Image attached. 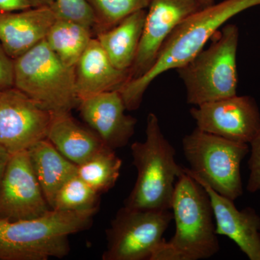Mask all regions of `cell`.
Instances as JSON below:
<instances>
[{
    "mask_svg": "<svg viewBox=\"0 0 260 260\" xmlns=\"http://www.w3.org/2000/svg\"><path fill=\"white\" fill-rule=\"evenodd\" d=\"M146 139L131 145L133 165L138 176L124 206L134 209L171 210L176 179L184 174V167L176 162V150L165 138L158 116L147 118Z\"/></svg>",
    "mask_w": 260,
    "mask_h": 260,
    "instance_id": "cell-4",
    "label": "cell"
},
{
    "mask_svg": "<svg viewBox=\"0 0 260 260\" xmlns=\"http://www.w3.org/2000/svg\"><path fill=\"white\" fill-rule=\"evenodd\" d=\"M14 87V60L0 44V91Z\"/></svg>",
    "mask_w": 260,
    "mask_h": 260,
    "instance_id": "cell-26",
    "label": "cell"
},
{
    "mask_svg": "<svg viewBox=\"0 0 260 260\" xmlns=\"http://www.w3.org/2000/svg\"><path fill=\"white\" fill-rule=\"evenodd\" d=\"M14 86L51 113L71 112L80 104L75 68L64 64L45 40L15 59Z\"/></svg>",
    "mask_w": 260,
    "mask_h": 260,
    "instance_id": "cell-6",
    "label": "cell"
},
{
    "mask_svg": "<svg viewBox=\"0 0 260 260\" xmlns=\"http://www.w3.org/2000/svg\"><path fill=\"white\" fill-rule=\"evenodd\" d=\"M172 209L175 234L161 243L150 260L205 259L218 252L220 244L209 196L185 172L176 182Z\"/></svg>",
    "mask_w": 260,
    "mask_h": 260,
    "instance_id": "cell-3",
    "label": "cell"
},
{
    "mask_svg": "<svg viewBox=\"0 0 260 260\" xmlns=\"http://www.w3.org/2000/svg\"><path fill=\"white\" fill-rule=\"evenodd\" d=\"M99 207L80 211L51 209L42 216L0 218V260H47L70 253L68 237L91 225Z\"/></svg>",
    "mask_w": 260,
    "mask_h": 260,
    "instance_id": "cell-2",
    "label": "cell"
},
{
    "mask_svg": "<svg viewBox=\"0 0 260 260\" xmlns=\"http://www.w3.org/2000/svg\"><path fill=\"white\" fill-rule=\"evenodd\" d=\"M58 18L73 20L93 29V12L87 0H54Z\"/></svg>",
    "mask_w": 260,
    "mask_h": 260,
    "instance_id": "cell-24",
    "label": "cell"
},
{
    "mask_svg": "<svg viewBox=\"0 0 260 260\" xmlns=\"http://www.w3.org/2000/svg\"><path fill=\"white\" fill-rule=\"evenodd\" d=\"M75 88L80 101L118 90L129 80V71L116 68L96 38H93L75 66Z\"/></svg>",
    "mask_w": 260,
    "mask_h": 260,
    "instance_id": "cell-16",
    "label": "cell"
},
{
    "mask_svg": "<svg viewBox=\"0 0 260 260\" xmlns=\"http://www.w3.org/2000/svg\"><path fill=\"white\" fill-rule=\"evenodd\" d=\"M143 34L129 80L143 76L153 68L164 43L178 25L202 9L197 0H150Z\"/></svg>",
    "mask_w": 260,
    "mask_h": 260,
    "instance_id": "cell-12",
    "label": "cell"
},
{
    "mask_svg": "<svg viewBox=\"0 0 260 260\" xmlns=\"http://www.w3.org/2000/svg\"><path fill=\"white\" fill-rule=\"evenodd\" d=\"M218 34L208 49L177 70L186 102L195 107L237 95L239 28L228 24Z\"/></svg>",
    "mask_w": 260,
    "mask_h": 260,
    "instance_id": "cell-5",
    "label": "cell"
},
{
    "mask_svg": "<svg viewBox=\"0 0 260 260\" xmlns=\"http://www.w3.org/2000/svg\"><path fill=\"white\" fill-rule=\"evenodd\" d=\"M147 10L135 12L114 28L95 36L116 68L129 71L136 57Z\"/></svg>",
    "mask_w": 260,
    "mask_h": 260,
    "instance_id": "cell-19",
    "label": "cell"
},
{
    "mask_svg": "<svg viewBox=\"0 0 260 260\" xmlns=\"http://www.w3.org/2000/svg\"><path fill=\"white\" fill-rule=\"evenodd\" d=\"M259 5L260 0H223L202 8L184 19L168 37L153 68L119 89L126 110L138 109L145 91L155 78L169 70L179 69L191 60L228 20Z\"/></svg>",
    "mask_w": 260,
    "mask_h": 260,
    "instance_id": "cell-1",
    "label": "cell"
},
{
    "mask_svg": "<svg viewBox=\"0 0 260 260\" xmlns=\"http://www.w3.org/2000/svg\"><path fill=\"white\" fill-rule=\"evenodd\" d=\"M184 171L208 193L217 235L229 238L249 259L260 260V216L256 210L250 207L237 209L234 200L214 190L201 178L191 173L189 168H184Z\"/></svg>",
    "mask_w": 260,
    "mask_h": 260,
    "instance_id": "cell-13",
    "label": "cell"
},
{
    "mask_svg": "<svg viewBox=\"0 0 260 260\" xmlns=\"http://www.w3.org/2000/svg\"><path fill=\"white\" fill-rule=\"evenodd\" d=\"M11 155L12 154L6 148L0 145V184Z\"/></svg>",
    "mask_w": 260,
    "mask_h": 260,
    "instance_id": "cell-28",
    "label": "cell"
},
{
    "mask_svg": "<svg viewBox=\"0 0 260 260\" xmlns=\"http://www.w3.org/2000/svg\"><path fill=\"white\" fill-rule=\"evenodd\" d=\"M28 150L12 154L0 184V218L10 220L42 216L49 211Z\"/></svg>",
    "mask_w": 260,
    "mask_h": 260,
    "instance_id": "cell-11",
    "label": "cell"
},
{
    "mask_svg": "<svg viewBox=\"0 0 260 260\" xmlns=\"http://www.w3.org/2000/svg\"><path fill=\"white\" fill-rule=\"evenodd\" d=\"M174 216L170 210L134 209L124 206L106 231L103 260H150L165 240Z\"/></svg>",
    "mask_w": 260,
    "mask_h": 260,
    "instance_id": "cell-8",
    "label": "cell"
},
{
    "mask_svg": "<svg viewBox=\"0 0 260 260\" xmlns=\"http://www.w3.org/2000/svg\"><path fill=\"white\" fill-rule=\"evenodd\" d=\"M99 195L76 174L58 191L52 209L61 211L93 209L99 207Z\"/></svg>",
    "mask_w": 260,
    "mask_h": 260,
    "instance_id": "cell-23",
    "label": "cell"
},
{
    "mask_svg": "<svg viewBox=\"0 0 260 260\" xmlns=\"http://www.w3.org/2000/svg\"><path fill=\"white\" fill-rule=\"evenodd\" d=\"M57 18L54 5L22 11H0V44L15 60L45 40Z\"/></svg>",
    "mask_w": 260,
    "mask_h": 260,
    "instance_id": "cell-15",
    "label": "cell"
},
{
    "mask_svg": "<svg viewBox=\"0 0 260 260\" xmlns=\"http://www.w3.org/2000/svg\"><path fill=\"white\" fill-rule=\"evenodd\" d=\"M80 115L108 148H124L135 134L137 119L126 115L125 104L118 90L80 101Z\"/></svg>",
    "mask_w": 260,
    "mask_h": 260,
    "instance_id": "cell-14",
    "label": "cell"
},
{
    "mask_svg": "<svg viewBox=\"0 0 260 260\" xmlns=\"http://www.w3.org/2000/svg\"><path fill=\"white\" fill-rule=\"evenodd\" d=\"M51 119V112L15 86L0 91V145L10 153L47 139Z\"/></svg>",
    "mask_w": 260,
    "mask_h": 260,
    "instance_id": "cell-9",
    "label": "cell"
},
{
    "mask_svg": "<svg viewBox=\"0 0 260 260\" xmlns=\"http://www.w3.org/2000/svg\"><path fill=\"white\" fill-rule=\"evenodd\" d=\"M250 156L248 160L249 174L246 190L250 193L260 191V130L250 143Z\"/></svg>",
    "mask_w": 260,
    "mask_h": 260,
    "instance_id": "cell-25",
    "label": "cell"
},
{
    "mask_svg": "<svg viewBox=\"0 0 260 260\" xmlns=\"http://www.w3.org/2000/svg\"><path fill=\"white\" fill-rule=\"evenodd\" d=\"M28 153L36 177L52 209L58 191L68 179L76 175L78 166L65 158L48 139L32 145Z\"/></svg>",
    "mask_w": 260,
    "mask_h": 260,
    "instance_id": "cell-18",
    "label": "cell"
},
{
    "mask_svg": "<svg viewBox=\"0 0 260 260\" xmlns=\"http://www.w3.org/2000/svg\"><path fill=\"white\" fill-rule=\"evenodd\" d=\"M184 156L191 173L225 198L236 200L244 192L241 164L249 144L205 133L196 127L182 139Z\"/></svg>",
    "mask_w": 260,
    "mask_h": 260,
    "instance_id": "cell-7",
    "label": "cell"
},
{
    "mask_svg": "<svg viewBox=\"0 0 260 260\" xmlns=\"http://www.w3.org/2000/svg\"><path fill=\"white\" fill-rule=\"evenodd\" d=\"M47 139L77 166L107 147L93 129L81 125L70 112L51 113Z\"/></svg>",
    "mask_w": 260,
    "mask_h": 260,
    "instance_id": "cell-17",
    "label": "cell"
},
{
    "mask_svg": "<svg viewBox=\"0 0 260 260\" xmlns=\"http://www.w3.org/2000/svg\"><path fill=\"white\" fill-rule=\"evenodd\" d=\"M122 160L115 150L105 147L78 166L77 174L99 194L115 186L120 175Z\"/></svg>",
    "mask_w": 260,
    "mask_h": 260,
    "instance_id": "cell-21",
    "label": "cell"
},
{
    "mask_svg": "<svg viewBox=\"0 0 260 260\" xmlns=\"http://www.w3.org/2000/svg\"><path fill=\"white\" fill-rule=\"evenodd\" d=\"M93 38V29L68 19L58 18L45 41L67 66L75 68Z\"/></svg>",
    "mask_w": 260,
    "mask_h": 260,
    "instance_id": "cell-20",
    "label": "cell"
},
{
    "mask_svg": "<svg viewBox=\"0 0 260 260\" xmlns=\"http://www.w3.org/2000/svg\"><path fill=\"white\" fill-rule=\"evenodd\" d=\"M198 3L201 5L202 8H207L215 4V0H197Z\"/></svg>",
    "mask_w": 260,
    "mask_h": 260,
    "instance_id": "cell-29",
    "label": "cell"
},
{
    "mask_svg": "<svg viewBox=\"0 0 260 260\" xmlns=\"http://www.w3.org/2000/svg\"><path fill=\"white\" fill-rule=\"evenodd\" d=\"M93 12L95 36L114 28L126 17L146 10L150 0H87Z\"/></svg>",
    "mask_w": 260,
    "mask_h": 260,
    "instance_id": "cell-22",
    "label": "cell"
},
{
    "mask_svg": "<svg viewBox=\"0 0 260 260\" xmlns=\"http://www.w3.org/2000/svg\"><path fill=\"white\" fill-rule=\"evenodd\" d=\"M197 128L238 143L250 144L260 130L257 103L250 95H234L191 108Z\"/></svg>",
    "mask_w": 260,
    "mask_h": 260,
    "instance_id": "cell-10",
    "label": "cell"
},
{
    "mask_svg": "<svg viewBox=\"0 0 260 260\" xmlns=\"http://www.w3.org/2000/svg\"><path fill=\"white\" fill-rule=\"evenodd\" d=\"M54 0H0V11L17 12L51 7Z\"/></svg>",
    "mask_w": 260,
    "mask_h": 260,
    "instance_id": "cell-27",
    "label": "cell"
}]
</instances>
